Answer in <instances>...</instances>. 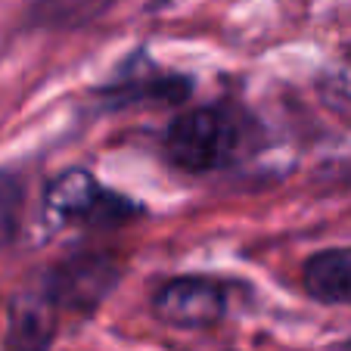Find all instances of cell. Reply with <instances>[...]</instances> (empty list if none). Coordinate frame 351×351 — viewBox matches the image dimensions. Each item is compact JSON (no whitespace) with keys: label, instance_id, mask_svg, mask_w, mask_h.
<instances>
[{"label":"cell","instance_id":"cell-1","mask_svg":"<svg viewBox=\"0 0 351 351\" xmlns=\"http://www.w3.org/2000/svg\"><path fill=\"white\" fill-rule=\"evenodd\" d=\"M245 125L233 109L193 106L184 109L165 131V156L186 174H206L230 165L243 149Z\"/></svg>","mask_w":351,"mask_h":351},{"label":"cell","instance_id":"cell-2","mask_svg":"<svg viewBox=\"0 0 351 351\" xmlns=\"http://www.w3.org/2000/svg\"><path fill=\"white\" fill-rule=\"evenodd\" d=\"M44 208L56 224H87V221H121L131 215V199L115 196L90 171L69 168L47 186Z\"/></svg>","mask_w":351,"mask_h":351},{"label":"cell","instance_id":"cell-3","mask_svg":"<svg viewBox=\"0 0 351 351\" xmlns=\"http://www.w3.org/2000/svg\"><path fill=\"white\" fill-rule=\"evenodd\" d=\"M230 308V286L215 277H174L153 295L156 320L174 330H202L218 324Z\"/></svg>","mask_w":351,"mask_h":351},{"label":"cell","instance_id":"cell-4","mask_svg":"<svg viewBox=\"0 0 351 351\" xmlns=\"http://www.w3.org/2000/svg\"><path fill=\"white\" fill-rule=\"evenodd\" d=\"M121 261L106 252H87L62 261L50 271L44 280L47 295L53 298L56 308L66 311H93V308L119 286L121 280Z\"/></svg>","mask_w":351,"mask_h":351},{"label":"cell","instance_id":"cell-5","mask_svg":"<svg viewBox=\"0 0 351 351\" xmlns=\"http://www.w3.org/2000/svg\"><path fill=\"white\" fill-rule=\"evenodd\" d=\"M56 311L60 308L53 305L44 286H34L16 295L10 305L7 351H47L56 332Z\"/></svg>","mask_w":351,"mask_h":351},{"label":"cell","instance_id":"cell-6","mask_svg":"<svg viewBox=\"0 0 351 351\" xmlns=\"http://www.w3.org/2000/svg\"><path fill=\"white\" fill-rule=\"evenodd\" d=\"M302 286L324 305L351 308V245L324 249L302 265Z\"/></svg>","mask_w":351,"mask_h":351},{"label":"cell","instance_id":"cell-7","mask_svg":"<svg viewBox=\"0 0 351 351\" xmlns=\"http://www.w3.org/2000/svg\"><path fill=\"white\" fill-rule=\"evenodd\" d=\"M112 0H32L34 28H81L99 19Z\"/></svg>","mask_w":351,"mask_h":351},{"label":"cell","instance_id":"cell-8","mask_svg":"<svg viewBox=\"0 0 351 351\" xmlns=\"http://www.w3.org/2000/svg\"><path fill=\"white\" fill-rule=\"evenodd\" d=\"M22 212H25V190L19 178L0 171V249L16 239L22 227Z\"/></svg>","mask_w":351,"mask_h":351},{"label":"cell","instance_id":"cell-9","mask_svg":"<svg viewBox=\"0 0 351 351\" xmlns=\"http://www.w3.org/2000/svg\"><path fill=\"white\" fill-rule=\"evenodd\" d=\"M320 93H324V103L332 112L351 119V62H345V66L332 69L330 75H324Z\"/></svg>","mask_w":351,"mask_h":351}]
</instances>
